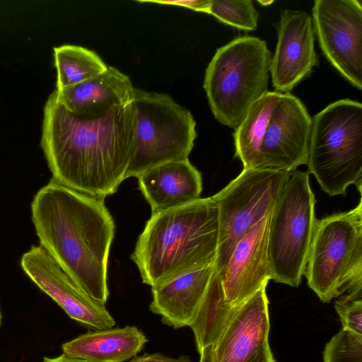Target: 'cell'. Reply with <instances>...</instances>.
<instances>
[{"instance_id":"obj_1","label":"cell","mask_w":362,"mask_h":362,"mask_svg":"<svg viewBox=\"0 0 362 362\" xmlns=\"http://www.w3.org/2000/svg\"><path fill=\"white\" fill-rule=\"evenodd\" d=\"M134 146L131 103L103 115L83 117L69 112L54 93L43 112L41 147L52 180L105 199L126 179Z\"/></svg>"},{"instance_id":"obj_2","label":"cell","mask_w":362,"mask_h":362,"mask_svg":"<svg viewBox=\"0 0 362 362\" xmlns=\"http://www.w3.org/2000/svg\"><path fill=\"white\" fill-rule=\"evenodd\" d=\"M104 200L52 180L31 204L40 245L83 293L103 305L110 294L107 263L115 231Z\"/></svg>"},{"instance_id":"obj_3","label":"cell","mask_w":362,"mask_h":362,"mask_svg":"<svg viewBox=\"0 0 362 362\" xmlns=\"http://www.w3.org/2000/svg\"><path fill=\"white\" fill-rule=\"evenodd\" d=\"M218 240L217 205L211 197L199 198L151 214L131 259L152 288L214 264Z\"/></svg>"},{"instance_id":"obj_4","label":"cell","mask_w":362,"mask_h":362,"mask_svg":"<svg viewBox=\"0 0 362 362\" xmlns=\"http://www.w3.org/2000/svg\"><path fill=\"white\" fill-rule=\"evenodd\" d=\"M312 118L290 93L267 91L250 107L233 134L243 168L293 171L306 165Z\"/></svg>"},{"instance_id":"obj_5","label":"cell","mask_w":362,"mask_h":362,"mask_svg":"<svg viewBox=\"0 0 362 362\" xmlns=\"http://www.w3.org/2000/svg\"><path fill=\"white\" fill-rule=\"evenodd\" d=\"M272 57L267 42L253 36L236 37L216 49L203 87L221 124L238 128L252 104L268 91Z\"/></svg>"},{"instance_id":"obj_6","label":"cell","mask_w":362,"mask_h":362,"mask_svg":"<svg viewBox=\"0 0 362 362\" xmlns=\"http://www.w3.org/2000/svg\"><path fill=\"white\" fill-rule=\"evenodd\" d=\"M329 196L346 195L355 185L362 190V104L342 99L312 118L307 164Z\"/></svg>"},{"instance_id":"obj_7","label":"cell","mask_w":362,"mask_h":362,"mask_svg":"<svg viewBox=\"0 0 362 362\" xmlns=\"http://www.w3.org/2000/svg\"><path fill=\"white\" fill-rule=\"evenodd\" d=\"M351 210L317 219L304 275L323 303L362 293V202Z\"/></svg>"},{"instance_id":"obj_8","label":"cell","mask_w":362,"mask_h":362,"mask_svg":"<svg viewBox=\"0 0 362 362\" xmlns=\"http://www.w3.org/2000/svg\"><path fill=\"white\" fill-rule=\"evenodd\" d=\"M134 146L126 179L159 165L187 159L197 134L187 108L168 94L134 90Z\"/></svg>"},{"instance_id":"obj_9","label":"cell","mask_w":362,"mask_h":362,"mask_svg":"<svg viewBox=\"0 0 362 362\" xmlns=\"http://www.w3.org/2000/svg\"><path fill=\"white\" fill-rule=\"evenodd\" d=\"M308 171L293 170L271 212L268 252L272 279L297 287L304 275L316 222Z\"/></svg>"},{"instance_id":"obj_10","label":"cell","mask_w":362,"mask_h":362,"mask_svg":"<svg viewBox=\"0 0 362 362\" xmlns=\"http://www.w3.org/2000/svg\"><path fill=\"white\" fill-rule=\"evenodd\" d=\"M290 172L243 168L211 197L218 208V240L214 272L220 275L236 244L271 214Z\"/></svg>"},{"instance_id":"obj_11","label":"cell","mask_w":362,"mask_h":362,"mask_svg":"<svg viewBox=\"0 0 362 362\" xmlns=\"http://www.w3.org/2000/svg\"><path fill=\"white\" fill-rule=\"evenodd\" d=\"M312 20L320 47L330 64L353 86L362 89L361 0H316Z\"/></svg>"},{"instance_id":"obj_12","label":"cell","mask_w":362,"mask_h":362,"mask_svg":"<svg viewBox=\"0 0 362 362\" xmlns=\"http://www.w3.org/2000/svg\"><path fill=\"white\" fill-rule=\"evenodd\" d=\"M21 265L39 288L81 325L93 330L115 325L105 305L83 293L42 246L31 247L22 256Z\"/></svg>"},{"instance_id":"obj_13","label":"cell","mask_w":362,"mask_h":362,"mask_svg":"<svg viewBox=\"0 0 362 362\" xmlns=\"http://www.w3.org/2000/svg\"><path fill=\"white\" fill-rule=\"evenodd\" d=\"M312 17L305 11L285 9L277 27V44L270 65L275 90L289 93L311 74L318 64Z\"/></svg>"},{"instance_id":"obj_14","label":"cell","mask_w":362,"mask_h":362,"mask_svg":"<svg viewBox=\"0 0 362 362\" xmlns=\"http://www.w3.org/2000/svg\"><path fill=\"white\" fill-rule=\"evenodd\" d=\"M270 214L240 240L219 275L226 299L233 306L249 298L272 279L268 252Z\"/></svg>"},{"instance_id":"obj_15","label":"cell","mask_w":362,"mask_h":362,"mask_svg":"<svg viewBox=\"0 0 362 362\" xmlns=\"http://www.w3.org/2000/svg\"><path fill=\"white\" fill-rule=\"evenodd\" d=\"M264 285L236 306L214 346L217 362H251L269 345V300Z\"/></svg>"},{"instance_id":"obj_16","label":"cell","mask_w":362,"mask_h":362,"mask_svg":"<svg viewBox=\"0 0 362 362\" xmlns=\"http://www.w3.org/2000/svg\"><path fill=\"white\" fill-rule=\"evenodd\" d=\"M134 88L129 77L113 66L79 83L55 89L57 100L75 115L93 117L132 103Z\"/></svg>"},{"instance_id":"obj_17","label":"cell","mask_w":362,"mask_h":362,"mask_svg":"<svg viewBox=\"0 0 362 362\" xmlns=\"http://www.w3.org/2000/svg\"><path fill=\"white\" fill-rule=\"evenodd\" d=\"M137 179L152 214L201 198L202 175L188 158L156 166Z\"/></svg>"},{"instance_id":"obj_18","label":"cell","mask_w":362,"mask_h":362,"mask_svg":"<svg viewBox=\"0 0 362 362\" xmlns=\"http://www.w3.org/2000/svg\"><path fill=\"white\" fill-rule=\"evenodd\" d=\"M214 264L193 270L151 288L149 310L175 329L189 327L206 291Z\"/></svg>"},{"instance_id":"obj_19","label":"cell","mask_w":362,"mask_h":362,"mask_svg":"<svg viewBox=\"0 0 362 362\" xmlns=\"http://www.w3.org/2000/svg\"><path fill=\"white\" fill-rule=\"evenodd\" d=\"M147 338L136 326L93 330L62 344L63 353L88 362H124L134 358Z\"/></svg>"},{"instance_id":"obj_20","label":"cell","mask_w":362,"mask_h":362,"mask_svg":"<svg viewBox=\"0 0 362 362\" xmlns=\"http://www.w3.org/2000/svg\"><path fill=\"white\" fill-rule=\"evenodd\" d=\"M236 306L226 299L221 277L214 274L190 325L197 349L200 354L204 349L217 343L235 310Z\"/></svg>"},{"instance_id":"obj_21","label":"cell","mask_w":362,"mask_h":362,"mask_svg":"<svg viewBox=\"0 0 362 362\" xmlns=\"http://www.w3.org/2000/svg\"><path fill=\"white\" fill-rule=\"evenodd\" d=\"M56 89L69 87L105 71L107 66L94 51L73 45L54 48Z\"/></svg>"},{"instance_id":"obj_22","label":"cell","mask_w":362,"mask_h":362,"mask_svg":"<svg viewBox=\"0 0 362 362\" xmlns=\"http://www.w3.org/2000/svg\"><path fill=\"white\" fill-rule=\"evenodd\" d=\"M209 14L240 30L252 31L257 28L259 14L251 0H211Z\"/></svg>"},{"instance_id":"obj_23","label":"cell","mask_w":362,"mask_h":362,"mask_svg":"<svg viewBox=\"0 0 362 362\" xmlns=\"http://www.w3.org/2000/svg\"><path fill=\"white\" fill-rule=\"evenodd\" d=\"M324 362H362V336L341 329L326 344Z\"/></svg>"},{"instance_id":"obj_24","label":"cell","mask_w":362,"mask_h":362,"mask_svg":"<svg viewBox=\"0 0 362 362\" xmlns=\"http://www.w3.org/2000/svg\"><path fill=\"white\" fill-rule=\"evenodd\" d=\"M342 329L362 336V293H346L334 303Z\"/></svg>"},{"instance_id":"obj_25","label":"cell","mask_w":362,"mask_h":362,"mask_svg":"<svg viewBox=\"0 0 362 362\" xmlns=\"http://www.w3.org/2000/svg\"><path fill=\"white\" fill-rule=\"evenodd\" d=\"M139 2H153L163 5L177 6L209 13L211 0L139 1Z\"/></svg>"},{"instance_id":"obj_26","label":"cell","mask_w":362,"mask_h":362,"mask_svg":"<svg viewBox=\"0 0 362 362\" xmlns=\"http://www.w3.org/2000/svg\"><path fill=\"white\" fill-rule=\"evenodd\" d=\"M199 362H217L215 358L214 346L204 349L200 354ZM251 362H276L269 344Z\"/></svg>"},{"instance_id":"obj_27","label":"cell","mask_w":362,"mask_h":362,"mask_svg":"<svg viewBox=\"0 0 362 362\" xmlns=\"http://www.w3.org/2000/svg\"><path fill=\"white\" fill-rule=\"evenodd\" d=\"M129 362H192L187 356H182L179 358H172L159 353L145 354L141 356L134 357Z\"/></svg>"},{"instance_id":"obj_28","label":"cell","mask_w":362,"mask_h":362,"mask_svg":"<svg viewBox=\"0 0 362 362\" xmlns=\"http://www.w3.org/2000/svg\"><path fill=\"white\" fill-rule=\"evenodd\" d=\"M43 362H88L80 358H73L69 356H67L65 354H62V355L54 357V358H49L45 357L43 359Z\"/></svg>"},{"instance_id":"obj_29","label":"cell","mask_w":362,"mask_h":362,"mask_svg":"<svg viewBox=\"0 0 362 362\" xmlns=\"http://www.w3.org/2000/svg\"><path fill=\"white\" fill-rule=\"evenodd\" d=\"M257 3L259 4L261 6H270L272 4L274 3V1H270V0H260V1H257Z\"/></svg>"},{"instance_id":"obj_30","label":"cell","mask_w":362,"mask_h":362,"mask_svg":"<svg viewBox=\"0 0 362 362\" xmlns=\"http://www.w3.org/2000/svg\"><path fill=\"white\" fill-rule=\"evenodd\" d=\"M1 312H0V325H1Z\"/></svg>"}]
</instances>
